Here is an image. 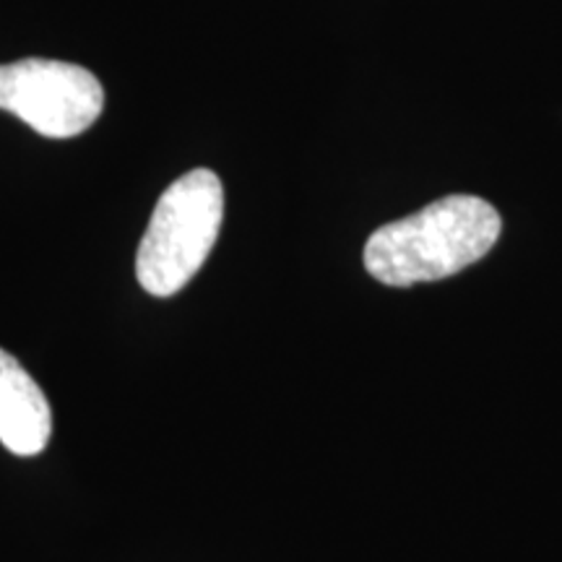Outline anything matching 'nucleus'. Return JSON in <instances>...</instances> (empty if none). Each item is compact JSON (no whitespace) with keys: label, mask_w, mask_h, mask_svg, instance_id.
<instances>
[{"label":"nucleus","mask_w":562,"mask_h":562,"mask_svg":"<svg viewBox=\"0 0 562 562\" xmlns=\"http://www.w3.org/2000/svg\"><path fill=\"white\" fill-rule=\"evenodd\" d=\"M224 222V186L211 170L175 180L154 206L136 252L138 284L154 297H172L206 263Z\"/></svg>","instance_id":"2"},{"label":"nucleus","mask_w":562,"mask_h":562,"mask_svg":"<svg viewBox=\"0 0 562 562\" xmlns=\"http://www.w3.org/2000/svg\"><path fill=\"white\" fill-rule=\"evenodd\" d=\"M53 435V409L45 391L16 357L0 349V442L13 456H37Z\"/></svg>","instance_id":"4"},{"label":"nucleus","mask_w":562,"mask_h":562,"mask_svg":"<svg viewBox=\"0 0 562 562\" xmlns=\"http://www.w3.org/2000/svg\"><path fill=\"white\" fill-rule=\"evenodd\" d=\"M104 89L94 74L74 63L24 58L0 66V110L40 136L74 138L97 123Z\"/></svg>","instance_id":"3"},{"label":"nucleus","mask_w":562,"mask_h":562,"mask_svg":"<svg viewBox=\"0 0 562 562\" xmlns=\"http://www.w3.org/2000/svg\"><path fill=\"white\" fill-rule=\"evenodd\" d=\"M501 227V214L487 201L448 195L372 232L364 245V269L389 286L448 279L482 261Z\"/></svg>","instance_id":"1"}]
</instances>
